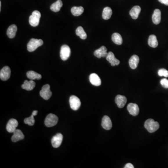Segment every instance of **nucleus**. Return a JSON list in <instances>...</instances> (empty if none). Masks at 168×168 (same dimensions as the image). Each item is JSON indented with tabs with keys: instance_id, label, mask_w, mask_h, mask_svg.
<instances>
[{
	"instance_id": "13",
	"label": "nucleus",
	"mask_w": 168,
	"mask_h": 168,
	"mask_svg": "<svg viewBox=\"0 0 168 168\" xmlns=\"http://www.w3.org/2000/svg\"><path fill=\"white\" fill-rule=\"evenodd\" d=\"M127 98L125 96L122 95L116 96L115 99V102L118 107L122 109L125 106L127 103Z\"/></svg>"
},
{
	"instance_id": "7",
	"label": "nucleus",
	"mask_w": 168,
	"mask_h": 168,
	"mask_svg": "<svg viewBox=\"0 0 168 168\" xmlns=\"http://www.w3.org/2000/svg\"><path fill=\"white\" fill-rule=\"evenodd\" d=\"M71 55V49L69 46L67 45L62 46L60 50V57L63 61H66L69 58Z\"/></svg>"
},
{
	"instance_id": "3",
	"label": "nucleus",
	"mask_w": 168,
	"mask_h": 168,
	"mask_svg": "<svg viewBox=\"0 0 168 168\" xmlns=\"http://www.w3.org/2000/svg\"><path fill=\"white\" fill-rule=\"evenodd\" d=\"M41 13L37 10L34 11L29 17V23L33 27H37L39 24Z\"/></svg>"
},
{
	"instance_id": "27",
	"label": "nucleus",
	"mask_w": 168,
	"mask_h": 168,
	"mask_svg": "<svg viewBox=\"0 0 168 168\" xmlns=\"http://www.w3.org/2000/svg\"><path fill=\"white\" fill-rule=\"evenodd\" d=\"M112 40L113 43L118 45H120L122 44V36L118 33H115L112 35Z\"/></svg>"
},
{
	"instance_id": "24",
	"label": "nucleus",
	"mask_w": 168,
	"mask_h": 168,
	"mask_svg": "<svg viewBox=\"0 0 168 168\" xmlns=\"http://www.w3.org/2000/svg\"><path fill=\"white\" fill-rule=\"evenodd\" d=\"M26 75L28 78L31 80H39L42 78V76L41 74L33 71H30L28 72Z\"/></svg>"
},
{
	"instance_id": "5",
	"label": "nucleus",
	"mask_w": 168,
	"mask_h": 168,
	"mask_svg": "<svg viewBox=\"0 0 168 168\" xmlns=\"http://www.w3.org/2000/svg\"><path fill=\"white\" fill-rule=\"evenodd\" d=\"M41 97L45 100H48L52 95V92L50 90V86L46 84L42 87V90L40 92Z\"/></svg>"
},
{
	"instance_id": "6",
	"label": "nucleus",
	"mask_w": 168,
	"mask_h": 168,
	"mask_svg": "<svg viewBox=\"0 0 168 168\" xmlns=\"http://www.w3.org/2000/svg\"><path fill=\"white\" fill-rule=\"evenodd\" d=\"M70 107L73 110L76 111L79 109L81 106V102L77 97L75 95H72L69 99Z\"/></svg>"
},
{
	"instance_id": "18",
	"label": "nucleus",
	"mask_w": 168,
	"mask_h": 168,
	"mask_svg": "<svg viewBox=\"0 0 168 168\" xmlns=\"http://www.w3.org/2000/svg\"><path fill=\"white\" fill-rule=\"evenodd\" d=\"M36 83L33 80H25L23 85H21V88L27 91H31L35 88Z\"/></svg>"
},
{
	"instance_id": "11",
	"label": "nucleus",
	"mask_w": 168,
	"mask_h": 168,
	"mask_svg": "<svg viewBox=\"0 0 168 168\" xmlns=\"http://www.w3.org/2000/svg\"><path fill=\"white\" fill-rule=\"evenodd\" d=\"M106 57L107 61H109V63L111 64L112 66H118L120 64V62L119 60L116 59L114 54L111 51H110L107 53Z\"/></svg>"
},
{
	"instance_id": "10",
	"label": "nucleus",
	"mask_w": 168,
	"mask_h": 168,
	"mask_svg": "<svg viewBox=\"0 0 168 168\" xmlns=\"http://www.w3.org/2000/svg\"><path fill=\"white\" fill-rule=\"evenodd\" d=\"M18 125V122L17 120L11 119L8 121L6 126V129L9 133H13L17 129Z\"/></svg>"
},
{
	"instance_id": "33",
	"label": "nucleus",
	"mask_w": 168,
	"mask_h": 168,
	"mask_svg": "<svg viewBox=\"0 0 168 168\" xmlns=\"http://www.w3.org/2000/svg\"><path fill=\"white\" fill-rule=\"evenodd\" d=\"M158 1L161 3L164 4L165 5L168 6V0H158Z\"/></svg>"
},
{
	"instance_id": "21",
	"label": "nucleus",
	"mask_w": 168,
	"mask_h": 168,
	"mask_svg": "<svg viewBox=\"0 0 168 168\" xmlns=\"http://www.w3.org/2000/svg\"><path fill=\"white\" fill-rule=\"evenodd\" d=\"M141 8L140 6H135L129 12V14L133 19H136L138 17L140 12Z\"/></svg>"
},
{
	"instance_id": "34",
	"label": "nucleus",
	"mask_w": 168,
	"mask_h": 168,
	"mask_svg": "<svg viewBox=\"0 0 168 168\" xmlns=\"http://www.w3.org/2000/svg\"><path fill=\"white\" fill-rule=\"evenodd\" d=\"M125 168H134V166H133V165H132L131 163H128L124 167Z\"/></svg>"
},
{
	"instance_id": "31",
	"label": "nucleus",
	"mask_w": 168,
	"mask_h": 168,
	"mask_svg": "<svg viewBox=\"0 0 168 168\" xmlns=\"http://www.w3.org/2000/svg\"><path fill=\"white\" fill-rule=\"evenodd\" d=\"M159 76H164L165 77H168V71L165 69H161L158 72Z\"/></svg>"
},
{
	"instance_id": "16",
	"label": "nucleus",
	"mask_w": 168,
	"mask_h": 168,
	"mask_svg": "<svg viewBox=\"0 0 168 168\" xmlns=\"http://www.w3.org/2000/svg\"><path fill=\"white\" fill-rule=\"evenodd\" d=\"M24 138V135L23 134L21 130L16 129L13 132V136H12L11 140L12 142H16Z\"/></svg>"
},
{
	"instance_id": "14",
	"label": "nucleus",
	"mask_w": 168,
	"mask_h": 168,
	"mask_svg": "<svg viewBox=\"0 0 168 168\" xmlns=\"http://www.w3.org/2000/svg\"><path fill=\"white\" fill-rule=\"evenodd\" d=\"M102 126L106 130L111 129L112 127V123L110 118L108 116L105 115L102 120Z\"/></svg>"
},
{
	"instance_id": "32",
	"label": "nucleus",
	"mask_w": 168,
	"mask_h": 168,
	"mask_svg": "<svg viewBox=\"0 0 168 168\" xmlns=\"http://www.w3.org/2000/svg\"><path fill=\"white\" fill-rule=\"evenodd\" d=\"M161 84L163 87L168 88V80L166 79H163L161 80L160 81Z\"/></svg>"
},
{
	"instance_id": "8",
	"label": "nucleus",
	"mask_w": 168,
	"mask_h": 168,
	"mask_svg": "<svg viewBox=\"0 0 168 168\" xmlns=\"http://www.w3.org/2000/svg\"><path fill=\"white\" fill-rule=\"evenodd\" d=\"M63 136L60 133H58L55 135L51 139V144L53 147L55 148L59 147L62 144Z\"/></svg>"
},
{
	"instance_id": "12",
	"label": "nucleus",
	"mask_w": 168,
	"mask_h": 168,
	"mask_svg": "<svg viewBox=\"0 0 168 168\" xmlns=\"http://www.w3.org/2000/svg\"><path fill=\"white\" fill-rule=\"evenodd\" d=\"M127 109L130 115L133 116H136L139 113V108L138 105L135 103H131L128 105Z\"/></svg>"
},
{
	"instance_id": "20",
	"label": "nucleus",
	"mask_w": 168,
	"mask_h": 168,
	"mask_svg": "<svg viewBox=\"0 0 168 168\" xmlns=\"http://www.w3.org/2000/svg\"><path fill=\"white\" fill-rule=\"evenodd\" d=\"M161 20V11L159 9H156L154 10L152 15L153 22L155 24H158L160 23Z\"/></svg>"
},
{
	"instance_id": "30",
	"label": "nucleus",
	"mask_w": 168,
	"mask_h": 168,
	"mask_svg": "<svg viewBox=\"0 0 168 168\" xmlns=\"http://www.w3.org/2000/svg\"><path fill=\"white\" fill-rule=\"evenodd\" d=\"M76 34L77 36H79L82 39H86L87 37V35L84 30L83 28L81 26L77 28L76 30Z\"/></svg>"
},
{
	"instance_id": "35",
	"label": "nucleus",
	"mask_w": 168,
	"mask_h": 168,
	"mask_svg": "<svg viewBox=\"0 0 168 168\" xmlns=\"http://www.w3.org/2000/svg\"><path fill=\"white\" fill-rule=\"evenodd\" d=\"M1 1H0V10H1Z\"/></svg>"
},
{
	"instance_id": "25",
	"label": "nucleus",
	"mask_w": 168,
	"mask_h": 168,
	"mask_svg": "<svg viewBox=\"0 0 168 168\" xmlns=\"http://www.w3.org/2000/svg\"><path fill=\"white\" fill-rule=\"evenodd\" d=\"M148 44L149 46L151 47L152 48L157 47L158 45V42L156 36L154 35H151L149 36L148 40Z\"/></svg>"
},
{
	"instance_id": "23",
	"label": "nucleus",
	"mask_w": 168,
	"mask_h": 168,
	"mask_svg": "<svg viewBox=\"0 0 168 168\" xmlns=\"http://www.w3.org/2000/svg\"><path fill=\"white\" fill-rule=\"evenodd\" d=\"M37 113H38V111L37 110H35L32 112V115L30 117L25 118L24 119V123L28 124L29 126H33L35 122L34 116L37 115Z\"/></svg>"
},
{
	"instance_id": "17",
	"label": "nucleus",
	"mask_w": 168,
	"mask_h": 168,
	"mask_svg": "<svg viewBox=\"0 0 168 168\" xmlns=\"http://www.w3.org/2000/svg\"><path fill=\"white\" fill-rule=\"evenodd\" d=\"M89 80L92 85L97 86H100L102 83L100 78L96 73H92L90 75Z\"/></svg>"
},
{
	"instance_id": "2",
	"label": "nucleus",
	"mask_w": 168,
	"mask_h": 168,
	"mask_svg": "<svg viewBox=\"0 0 168 168\" xmlns=\"http://www.w3.org/2000/svg\"><path fill=\"white\" fill-rule=\"evenodd\" d=\"M44 42L42 39L32 38L27 44V49L30 52L35 51L36 49L43 45Z\"/></svg>"
},
{
	"instance_id": "29",
	"label": "nucleus",
	"mask_w": 168,
	"mask_h": 168,
	"mask_svg": "<svg viewBox=\"0 0 168 168\" xmlns=\"http://www.w3.org/2000/svg\"><path fill=\"white\" fill-rule=\"evenodd\" d=\"M84 10L82 7H73L71 9V12L73 16L78 17L83 13Z\"/></svg>"
},
{
	"instance_id": "26",
	"label": "nucleus",
	"mask_w": 168,
	"mask_h": 168,
	"mask_svg": "<svg viewBox=\"0 0 168 168\" xmlns=\"http://www.w3.org/2000/svg\"><path fill=\"white\" fill-rule=\"evenodd\" d=\"M63 6V3L61 0H57V1L53 3L50 6V10L53 12H57L60 11Z\"/></svg>"
},
{
	"instance_id": "28",
	"label": "nucleus",
	"mask_w": 168,
	"mask_h": 168,
	"mask_svg": "<svg viewBox=\"0 0 168 168\" xmlns=\"http://www.w3.org/2000/svg\"><path fill=\"white\" fill-rule=\"evenodd\" d=\"M112 15V10L110 8L105 7L103 10L102 17L104 20H109L111 18Z\"/></svg>"
},
{
	"instance_id": "4",
	"label": "nucleus",
	"mask_w": 168,
	"mask_h": 168,
	"mask_svg": "<svg viewBox=\"0 0 168 168\" xmlns=\"http://www.w3.org/2000/svg\"><path fill=\"white\" fill-rule=\"evenodd\" d=\"M59 118L53 113H50L47 116L44 120V124L47 127H52L57 124Z\"/></svg>"
},
{
	"instance_id": "1",
	"label": "nucleus",
	"mask_w": 168,
	"mask_h": 168,
	"mask_svg": "<svg viewBox=\"0 0 168 168\" xmlns=\"http://www.w3.org/2000/svg\"><path fill=\"white\" fill-rule=\"evenodd\" d=\"M144 127L149 133H154L159 128V124L152 119L147 120L144 123Z\"/></svg>"
},
{
	"instance_id": "15",
	"label": "nucleus",
	"mask_w": 168,
	"mask_h": 168,
	"mask_svg": "<svg viewBox=\"0 0 168 168\" xmlns=\"http://www.w3.org/2000/svg\"><path fill=\"white\" fill-rule=\"evenodd\" d=\"M107 53V49L104 46H102L100 48L95 50L94 52V56L99 59H100L102 57H106Z\"/></svg>"
},
{
	"instance_id": "22",
	"label": "nucleus",
	"mask_w": 168,
	"mask_h": 168,
	"mask_svg": "<svg viewBox=\"0 0 168 168\" xmlns=\"http://www.w3.org/2000/svg\"><path fill=\"white\" fill-rule=\"evenodd\" d=\"M17 30V25L12 24L10 25L7 30V34L10 38H13L16 36V33Z\"/></svg>"
},
{
	"instance_id": "19",
	"label": "nucleus",
	"mask_w": 168,
	"mask_h": 168,
	"mask_svg": "<svg viewBox=\"0 0 168 168\" xmlns=\"http://www.w3.org/2000/svg\"><path fill=\"white\" fill-rule=\"evenodd\" d=\"M139 62V57L136 55L132 56L129 60V64L132 69H136L137 67Z\"/></svg>"
},
{
	"instance_id": "9",
	"label": "nucleus",
	"mask_w": 168,
	"mask_h": 168,
	"mask_svg": "<svg viewBox=\"0 0 168 168\" xmlns=\"http://www.w3.org/2000/svg\"><path fill=\"white\" fill-rule=\"evenodd\" d=\"M11 70L8 66L4 67L0 72V78L3 81H6L10 79V77Z\"/></svg>"
}]
</instances>
